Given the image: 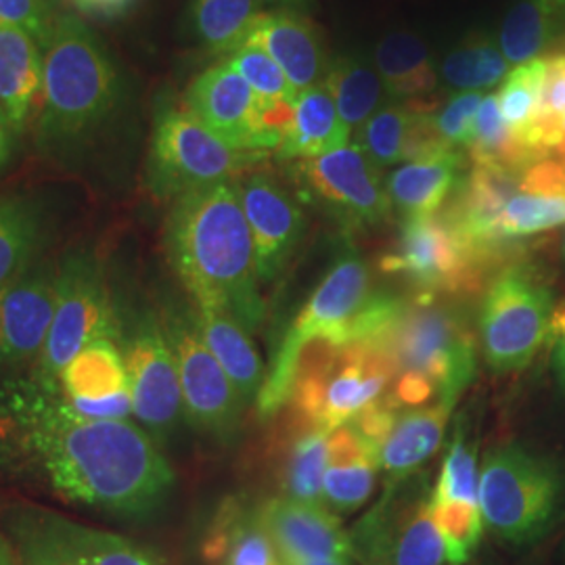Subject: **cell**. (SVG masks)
<instances>
[{"label":"cell","instance_id":"cell-1","mask_svg":"<svg viewBox=\"0 0 565 565\" xmlns=\"http://www.w3.org/2000/svg\"><path fill=\"white\" fill-rule=\"evenodd\" d=\"M0 478L120 518L149 515L177 480L141 425L84 419L34 375L0 382Z\"/></svg>","mask_w":565,"mask_h":565},{"label":"cell","instance_id":"cell-2","mask_svg":"<svg viewBox=\"0 0 565 565\" xmlns=\"http://www.w3.org/2000/svg\"><path fill=\"white\" fill-rule=\"evenodd\" d=\"M166 256L195 308H218L252 333L264 321L256 252L237 181L212 184L170 205Z\"/></svg>","mask_w":565,"mask_h":565},{"label":"cell","instance_id":"cell-3","mask_svg":"<svg viewBox=\"0 0 565 565\" xmlns=\"http://www.w3.org/2000/svg\"><path fill=\"white\" fill-rule=\"evenodd\" d=\"M42 51L36 147L49 160L78 162L126 116L130 82L109 46L76 15L55 18Z\"/></svg>","mask_w":565,"mask_h":565},{"label":"cell","instance_id":"cell-4","mask_svg":"<svg viewBox=\"0 0 565 565\" xmlns=\"http://www.w3.org/2000/svg\"><path fill=\"white\" fill-rule=\"evenodd\" d=\"M266 156L231 147L203 126L184 102L160 97L153 109L145 182L156 200L172 203L205 186L242 179Z\"/></svg>","mask_w":565,"mask_h":565},{"label":"cell","instance_id":"cell-5","mask_svg":"<svg viewBox=\"0 0 565 565\" xmlns=\"http://www.w3.org/2000/svg\"><path fill=\"white\" fill-rule=\"evenodd\" d=\"M564 499V476L551 459L524 446L490 450L480 467L484 525L503 543L530 545L553 524Z\"/></svg>","mask_w":565,"mask_h":565},{"label":"cell","instance_id":"cell-6","mask_svg":"<svg viewBox=\"0 0 565 565\" xmlns=\"http://www.w3.org/2000/svg\"><path fill=\"white\" fill-rule=\"evenodd\" d=\"M120 338V308L111 294L102 256L78 247L57 266L53 323L32 375L60 387L61 371L97 340Z\"/></svg>","mask_w":565,"mask_h":565},{"label":"cell","instance_id":"cell-7","mask_svg":"<svg viewBox=\"0 0 565 565\" xmlns=\"http://www.w3.org/2000/svg\"><path fill=\"white\" fill-rule=\"evenodd\" d=\"M387 348L396 377L424 380L438 392V401L450 406L476 375L473 331L457 308L438 303V298L417 296L406 302Z\"/></svg>","mask_w":565,"mask_h":565},{"label":"cell","instance_id":"cell-8","mask_svg":"<svg viewBox=\"0 0 565 565\" xmlns=\"http://www.w3.org/2000/svg\"><path fill=\"white\" fill-rule=\"evenodd\" d=\"M369 268L363 258L348 249L327 270L323 281L303 303L300 315L294 319L282 338L281 348L275 354L270 371L266 373L263 392L258 396V413L273 417L282 411L294 385V364L302 345L315 338H335L348 343L345 331L356 312L369 300Z\"/></svg>","mask_w":565,"mask_h":565},{"label":"cell","instance_id":"cell-9","mask_svg":"<svg viewBox=\"0 0 565 565\" xmlns=\"http://www.w3.org/2000/svg\"><path fill=\"white\" fill-rule=\"evenodd\" d=\"M553 296L536 270L507 264L488 282L480 310L486 363L497 373L524 371L551 338Z\"/></svg>","mask_w":565,"mask_h":565},{"label":"cell","instance_id":"cell-10","mask_svg":"<svg viewBox=\"0 0 565 565\" xmlns=\"http://www.w3.org/2000/svg\"><path fill=\"white\" fill-rule=\"evenodd\" d=\"M0 525L20 564L156 565L147 551L120 534L81 524L46 507L11 503Z\"/></svg>","mask_w":565,"mask_h":565},{"label":"cell","instance_id":"cell-11","mask_svg":"<svg viewBox=\"0 0 565 565\" xmlns=\"http://www.w3.org/2000/svg\"><path fill=\"white\" fill-rule=\"evenodd\" d=\"M118 345L128 371L132 415L156 443L166 440L181 425L184 404L162 317L145 308L120 312Z\"/></svg>","mask_w":565,"mask_h":565},{"label":"cell","instance_id":"cell-12","mask_svg":"<svg viewBox=\"0 0 565 565\" xmlns=\"http://www.w3.org/2000/svg\"><path fill=\"white\" fill-rule=\"evenodd\" d=\"M382 270L403 275L419 296H469L482 289L490 270L443 214L403 221L396 249L382 258Z\"/></svg>","mask_w":565,"mask_h":565},{"label":"cell","instance_id":"cell-13","mask_svg":"<svg viewBox=\"0 0 565 565\" xmlns=\"http://www.w3.org/2000/svg\"><path fill=\"white\" fill-rule=\"evenodd\" d=\"M162 323L179 369L184 417L203 434L231 438L242 422V394L203 342L191 312H168Z\"/></svg>","mask_w":565,"mask_h":565},{"label":"cell","instance_id":"cell-14","mask_svg":"<svg viewBox=\"0 0 565 565\" xmlns=\"http://www.w3.org/2000/svg\"><path fill=\"white\" fill-rule=\"evenodd\" d=\"M298 181L340 223L371 228L392 212L382 170L356 142L294 166Z\"/></svg>","mask_w":565,"mask_h":565},{"label":"cell","instance_id":"cell-15","mask_svg":"<svg viewBox=\"0 0 565 565\" xmlns=\"http://www.w3.org/2000/svg\"><path fill=\"white\" fill-rule=\"evenodd\" d=\"M182 102L203 126L235 149L268 153L279 147L264 128L263 99L226 60L200 72L186 86Z\"/></svg>","mask_w":565,"mask_h":565},{"label":"cell","instance_id":"cell-16","mask_svg":"<svg viewBox=\"0 0 565 565\" xmlns=\"http://www.w3.org/2000/svg\"><path fill=\"white\" fill-rule=\"evenodd\" d=\"M354 551L364 564L445 565L446 545L429 501L385 499L354 530Z\"/></svg>","mask_w":565,"mask_h":565},{"label":"cell","instance_id":"cell-17","mask_svg":"<svg viewBox=\"0 0 565 565\" xmlns=\"http://www.w3.org/2000/svg\"><path fill=\"white\" fill-rule=\"evenodd\" d=\"M243 214L249 226L260 282L275 281L296 254L306 231L300 202L266 172L237 179Z\"/></svg>","mask_w":565,"mask_h":565},{"label":"cell","instance_id":"cell-18","mask_svg":"<svg viewBox=\"0 0 565 565\" xmlns=\"http://www.w3.org/2000/svg\"><path fill=\"white\" fill-rule=\"evenodd\" d=\"M57 264L36 260L0 289V364L39 361L55 312Z\"/></svg>","mask_w":565,"mask_h":565},{"label":"cell","instance_id":"cell-19","mask_svg":"<svg viewBox=\"0 0 565 565\" xmlns=\"http://www.w3.org/2000/svg\"><path fill=\"white\" fill-rule=\"evenodd\" d=\"M258 513L282 565L348 557L354 551L342 522L324 505L298 503L281 497L266 501L258 507Z\"/></svg>","mask_w":565,"mask_h":565},{"label":"cell","instance_id":"cell-20","mask_svg":"<svg viewBox=\"0 0 565 565\" xmlns=\"http://www.w3.org/2000/svg\"><path fill=\"white\" fill-rule=\"evenodd\" d=\"M245 44H256L266 51L298 95L321 84L329 67L317 25L294 9L263 11Z\"/></svg>","mask_w":565,"mask_h":565},{"label":"cell","instance_id":"cell-21","mask_svg":"<svg viewBox=\"0 0 565 565\" xmlns=\"http://www.w3.org/2000/svg\"><path fill=\"white\" fill-rule=\"evenodd\" d=\"M459 151H438L398 166L385 181L392 207L403 221L436 216L459 186Z\"/></svg>","mask_w":565,"mask_h":565},{"label":"cell","instance_id":"cell-22","mask_svg":"<svg viewBox=\"0 0 565 565\" xmlns=\"http://www.w3.org/2000/svg\"><path fill=\"white\" fill-rule=\"evenodd\" d=\"M44 51L28 32L0 23V109L15 135H23L39 109Z\"/></svg>","mask_w":565,"mask_h":565},{"label":"cell","instance_id":"cell-23","mask_svg":"<svg viewBox=\"0 0 565 565\" xmlns=\"http://www.w3.org/2000/svg\"><path fill=\"white\" fill-rule=\"evenodd\" d=\"M377 469L373 450L350 425L331 431L327 440L323 505L340 513L361 509L371 499Z\"/></svg>","mask_w":565,"mask_h":565},{"label":"cell","instance_id":"cell-24","mask_svg":"<svg viewBox=\"0 0 565 565\" xmlns=\"http://www.w3.org/2000/svg\"><path fill=\"white\" fill-rule=\"evenodd\" d=\"M193 319L203 342L242 394L243 403L258 401L266 371L256 345L249 340V331L218 308H195Z\"/></svg>","mask_w":565,"mask_h":565},{"label":"cell","instance_id":"cell-25","mask_svg":"<svg viewBox=\"0 0 565 565\" xmlns=\"http://www.w3.org/2000/svg\"><path fill=\"white\" fill-rule=\"evenodd\" d=\"M450 411V404L436 401L401 413L380 446L377 465L396 480L417 471L443 443Z\"/></svg>","mask_w":565,"mask_h":565},{"label":"cell","instance_id":"cell-26","mask_svg":"<svg viewBox=\"0 0 565 565\" xmlns=\"http://www.w3.org/2000/svg\"><path fill=\"white\" fill-rule=\"evenodd\" d=\"M352 137L345 130L335 102L323 82L296 97V114L277 156L281 160H312L329 151L350 145Z\"/></svg>","mask_w":565,"mask_h":565},{"label":"cell","instance_id":"cell-27","mask_svg":"<svg viewBox=\"0 0 565 565\" xmlns=\"http://www.w3.org/2000/svg\"><path fill=\"white\" fill-rule=\"evenodd\" d=\"M373 63L384 82L390 102L427 105L438 88V72L425 42L411 32L387 34L377 44Z\"/></svg>","mask_w":565,"mask_h":565},{"label":"cell","instance_id":"cell-28","mask_svg":"<svg viewBox=\"0 0 565 565\" xmlns=\"http://www.w3.org/2000/svg\"><path fill=\"white\" fill-rule=\"evenodd\" d=\"M203 555L212 565H282L258 509L228 503L205 539Z\"/></svg>","mask_w":565,"mask_h":565},{"label":"cell","instance_id":"cell-29","mask_svg":"<svg viewBox=\"0 0 565 565\" xmlns=\"http://www.w3.org/2000/svg\"><path fill=\"white\" fill-rule=\"evenodd\" d=\"M49 235L44 205L30 195L0 198V289L39 260Z\"/></svg>","mask_w":565,"mask_h":565},{"label":"cell","instance_id":"cell-30","mask_svg":"<svg viewBox=\"0 0 565 565\" xmlns=\"http://www.w3.org/2000/svg\"><path fill=\"white\" fill-rule=\"evenodd\" d=\"M282 448L281 484L285 499L323 505V478L329 434L289 413Z\"/></svg>","mask_w":565,"mask_h":565},{"label":"cell","instance_id":"cell-31","mask_svg":"<svg viewBox=\"0 0 565 565\" xmlns=\"http://www.w3.org/2000/svg\"><path fill=\"white\" fill-rule=\"evenodd\" d=\"M60 390L72 403H97L130 394L128 371L116 340H97L61 371Z\"/></svg>","mask_w":565,"mask_h":565},{"label":"cell","instance_id":"cell-32","mask_svg":"<svg viewBox=\"0 0 565 565\" xmlns=\"http://www.w3.org/2000/svg\"><path fill=\"white\" fill-rule=\"evenodd\" d=\"M323 84L352 139L384 105V82L375 63L363 55H345L329 63Z\"/></svg>","mask_w":565,"mask_h":565},{"label":"cell","instance_id":"cell-33","mask_svg":"<svg viewBox=\"0 0 565 565\" xmlns=\"http://www.w3.org/2000/svg\"><path fill=\"white\" fill-rule=\"evenodd\" d=\"M565 23V0H518L501 25L499 46L509 65L541 57Z\"/></svg>","mask_w":565,"mask_h":565},{"label":"cell","instance_id":"cell-34","mask_svg":"<svg viewBox=\"0 0 565 565\" xmlns=\"http://www.w3.org/2000/svg\"><path fill=\"white\" fill-rule=\"evenodd\" d=\"M263 13L258 0H191V32L210 55L228 57L247 42Z\"/></svg>","mask_w":565,"mask_h":565},{"label":"cell","instance_id":"cell-35","mask_svg":"<svg viewBox=\"0 0 565 565\" xmlns=\"http://www.w3.org/2000/svg\"><path fill=\"white\" fill-rule=\"evenodd\" d=\"M509 74L499 42L488 36H469L452 49L440 67V76L455 93H484L503 84Z\"/></svg>","mask_w":565,"mask_h":565},{"label":"cell","instance_id":"cell-36","mask_svg":"<svg viewBox=\"0 0 565 565\" xmlns=\"http://www.w3.org/2000/svg\"><path fill=\"white\" fill-rule=\"evenodd\" d=\"M545 78L546 57H536L509 72L497 95L503 120L511 128V132L524 145L525 135L530 132L532 124L539 116Z\"/></svg>","mask_w":565,"mask_h":565},{"label":"cell","instance_id":"cell-37","mask_svg":"<svg viewBox=\"0 0 565 565\" xmlns=\"http://www.w3.org/2000/svg\"><path fill=\"white\" fill-rule=\"evenodd\" d=\"M429 507H480V469L476 448H469L459 429L448 446L438 484L429 497Z\"/></svg>","mask_w":565,"mask_h":565},{"label":"cell","instance_id":"cell-38","mask_svg":"<svg viewBox=\"0 0 565 565\" xmlns=\"http://www.w3.org/2000/svg\"><path fill=\"white\" fill-rule=\"evenodd\" d=\"M264 102H296L298 93L275 60L256 44H243L224 57Z\"/></svg>","mask_w":565,"mask_h":565},{"label":"cell","instance_id":"cell-39","mask_svg":"<svg viewBox=\"0 0 565 565\" xmlns=\"http://www.w3.org/2000/svg\"><path fill=\"white\" fill-rule=\"evenodd\" d=\"M482 102L484 93H457L440 109H431V130L446 149L459 151L469 147Z\"/></svg>","mask_w":565,"mask_h":565},{"label":"cell","instance_id":"cell-40","mask_svg":"<svg viewBox=\"0 0 565 565\" xmlns=\"http://www.w3.org/2000/svg\"><path fill=\"white\" fill-rule=\"evenodd\" d=\"M55 18V7L46 0H0V23L28 32L42 49L51 36Z\"/></svg>","mask_w":565,"mask_h":565},{"label":"cell","instance_id":"cell-41","mask_svg":"<svg viewBox=\"0 0 565 565\" xmlns=\"http://www.w3.org/2000/svg\"><path fill=\"white\" fill-rule=\"evenodd\" d=\"M78 13L90 20L116 21L128 15L139 0H67Z\"/></svg>","mask_w":565,"mask_h":565},{"label":"cell","instance_id":"cell-42","mask_svg":"<svg viewBox=\"0 0 565 565\" xmlns=\"http://www.w3.org/2000/svg\"><path fill=\"white\" fill-rule=\"evenodd\" d=\"M551 340H553V369L565 387V306L555 308L551 321Z\"/></svg>","mask_w":565,"mask_h":565},{"label":"cell","instance_id":"cell-43","mask_svg":"<svg viewBox=\"0 0 565 565\" xmlns=\"http://www.w3.org/2000/svg\"><path fill=\"white\" fill-rule=\"evenodd\" d=\"M13 149H15V130L11 128L4 111L0 109V168L9 163Z\"/></svg>","mask_w":565,"mask_h":565},{"label":"cell","instance_id":"cell-44","mask_svg":"<svg viewBox=\"0 0 565 565\" xmlns=\"http://www.w3.org/2000/svg\"><path fill=\"white\" fill-rule=\"evenodd\" d=\"M0 565H20L18 553H15V548L11 545L7 532L2 530V525H0Z\"/></svg>","mask_w":565,"mask_h":565},{"label":"cell","instance_id":"cell-45","mask_svg":"<svg viewBox=\"0 0 565 565\" xmlns=\"http://www.w3.org/2000/svg\"><path fill=\"white\" fill-rule=\"evenodd\" d=\"M260 4H270L275 9H296V7H303L308 0H258Z\"/></svg>","mask_w":565,"mask_h":565},{"label":"cell","instance_id":"cell-46","mask_svg":"<svg viewBox=\"0 0 565 565\" xmlns=\"http://www.w3.org/2000/svg\"><path fill=\"white\" fill-rule=\"evenodd\" d=\"M287 565H350V559L348 557H331V559H308V562Z\"/></svg>","mask_w":565,"mask_h":565},{"label":"cell","instance_id":"cell-47","mask_svg":"<svg viewBox=\"0 0 565 565\" xmlns=\"http://www.w3.org/2000/svg\"><path fill=\"white\" fill-rule=\"evenodd\" d=\"M46 2H51L53 7H57V2H60V0H46Z\"/></svg>","mask_w":565,"mask_h":565},{"label":"cell","instance_id":"cell-48","mask_svg":"<svg viewBox=\"0 0 565 565\" xmlns=\"http://www.w3.org/2000/svg\"><path fill=\"white\" fill-rule=\"evenodd\" d=\"M20 565H44V564H20Z\"/></svg>","mask_w":565,"mask_h":565},{"label":"cell","instance_id":"cell-49","mask_svg":"<svg viewBox=\"0 0 565 565\" xmlns=\"http://www.w3.org/2000/svg\"><path fill=\"white\" fill-rule=\"evenodd\" d=\"M366 565H385V564H366Z\"/></svg>","mask_w":565,"mask_h":565},{"label":"cell","instance_id":"cell-50","mask_svg":"<svg viewBox=\"0 0 565 565\" xmlns=\"http://www.w3.org/2000/svg\"><path fill=\"white\" fill-rule=\"evenodd\" d=\"M564 256H565V239H564Z\"/></svg>","mask_w":565,"mask_h":565}]
</instances>
